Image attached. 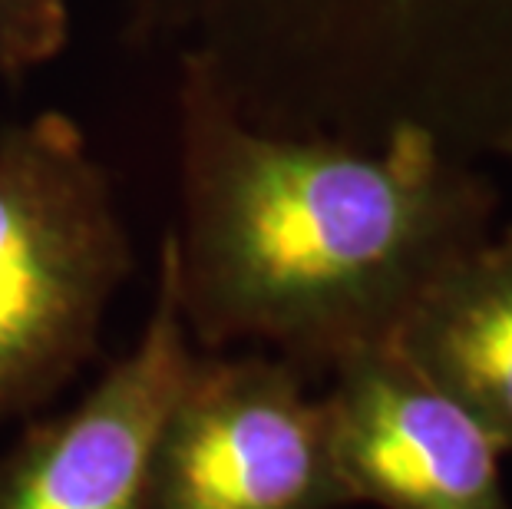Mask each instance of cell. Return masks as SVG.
<instances>
[{"label": "cell", "mask_w": 512, "mask_h": 509, "mask_svg": "<svg viewBox=\"0 0 512 509\" xmlns=\"http://www.w3.org/2000/svg\"><path fill=\"white\" fill-rule=\"evenodd\" d=\"M179 305L205 351L265 344L334 367L387 344L420 291L489 235L496 192L423 129L380 146L258 129L189 63L176 83Z\"/></svg>", "instance_id": "cell-1"}, {"label": "cell", "mask_w": 512, "mask_h": 509, "mask_svg": "<svg viewBox=\"0 0 512 509\" xmlns=\"http://www.w3.org/2000/svg\"><path fill=\"white\" fill-rule=\"evenodd\" d=\"M334 457L354 503L384 509H512L499 483L503 450L390 344L331 367Z\"/></svg>", "instance_id": "cell-6"}, {"label": "cell", "mask_w": 512, "mask_h": 509, "mask_svg": "<svg viewBox=\"0 0 512 509\" xmlns=\"http://www.w3.org/2000/svg\"><path fill=\"white\" fill-rule=\"evenodd\" d=\"M123 27L271 133L423 129L466 159L512 133V0H126Z\"/></svg>", "instance_id": "cell-2"}, {"label": "cell", "mask_w": 512, "mask_h": 509, "mask_svg": "<svg viewBox=\"0 0 512 509\" xmlns=\"http://www.w3.org/2000/svg\"><path fill=\"white\" fill-rule=\"evenodd\" d=\"M129 272L133 242L83 126L40 110L0 129V424L96 354Z\"/></svg>", "instance_id": "cell-3"}, {"label": "cell", "mask_w": 512, "mask_h": 509, "mask_svg": "<svg viewBox=\"0 0 512 509\" xmlns=\"http://www.w3.org/2000/svg\"><path fill=\"white\" fill-rule=\"evenodd\" d=\"M328 400L278 354H195L159 427L149 509L351 506Z\"/></svg>", "instance_id": "cell-4"}, {"label": "cell", "mask_w": 512, "mask_h": 509, "mask_svg": "<svg viewBox=\"0 0 512 509\" xmlns=\"http://www.w3.org/2000/svg\"><path fill=\"white\" fill-rule=\"evenodd\" d=\"M496 153H503V156H512V133H509V136L503 139V143L496 146Z\"/></svg>", "instance_id": "cell-9"}, {"label": "cell", "mask_w": 512, "mask_h": 509, "mask_svg": "<svg viewBox=\"0 0 512 509\" xmlns=\"http://www.w3.org/2000/svg\"><path fill=\"white\" fill-rule=\"evenodd\" d=\"M192 344L166 235L136 348L106 367L76 407L0 450V509H149L152 450L199 354Z\"/></svg>", "instance_id": "cell-5"}, {"label": "cell", "mask_w": 512, "mask_h": 509, "mask_svg": "<svg viewBox=\"0 0 512 509\" xmlns=\"http://www.w3.org/2000/svg\"><path fill=\"white\" fill-rule=\"evenodd\" d=\"M70 0H0V80L24 83L67 50Z\"/></svg>", "instance_id": "cell-8"}, {"label": "cell", "mask_w": 512, "mask_h": 509, "mask_svg": "<svg viewBox=\"0 0 512 509\" xmlns=\"http://www.w3.org/2000/svg\"><path fill=\"white\" fill-rule=\"evenodd\" d=\"M387 344L499 450H512V225L453 258Z\"/></svg>", "instance_id": "cell-7"}]
</instances>
